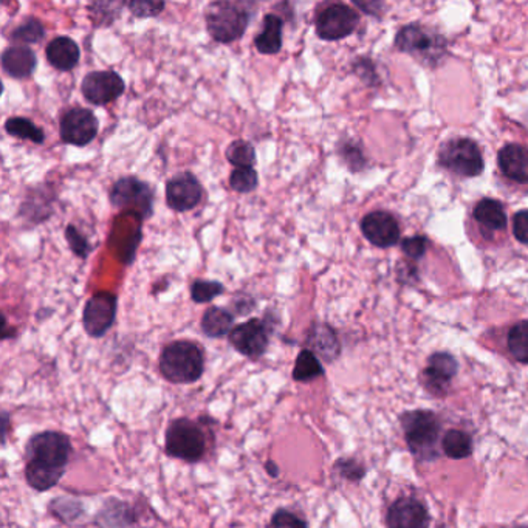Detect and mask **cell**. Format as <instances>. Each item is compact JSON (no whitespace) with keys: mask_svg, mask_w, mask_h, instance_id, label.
<instances>
[{"mask_svg":"<svg viewBox=\"0 0 528 528\" xmlns=\"http://www.w3.org/2000/svg\"><path fill=\"white\" fill-rule=\"evenodd\" d=\"M307 343L310 345V351L317 356H321L326 362H332L339 355V343L334 328L326 324H317L310 328Z\"/></svg>","mask_w":528,"mask_h":528,"instance_id":"obj_22","label":"cell"},{"mask_svg":"<svg viewBox=\"0 0 528 528\" xmlns=\"http://www.w3.org/2000/svg\"><path fill=\"white\" fill-rule=\"evenodd\" d=\"M440 165L461 177H476L484 171V157L479 146L470 139H450L442 146Z\"/></svg>","mask_w":528,"mask_h":528,"instance_id":"obj_6","label":"cell"},{"mask_svg":"<svg viewBox=\"0 0 528 528\" xmlns=\"http://www.w3.org/2000/svg\"><path fill=\"white\" fill-rule=\"evenodd\" d=\"M124 79L112 70L89 73L81 84L84 98L95 106H106L112 101L118 100L124 94Z\"/></svg>","mask_w":528,"mask_h":528,"instance_id":"obj_12","label":"cell"},{"mask_svg":"<svg viewBox=\"0 0 528 528\" xmlns=\"http://www.w3.org/2000/svg\"><path fill=\"white\" fill-rule=\"evenodd\" d=\"M457 366L456 358L445 353V352H439L429 356L428 366L423 372V384L425 388L435 395H443L448 389V384L451 380L456 377Z\"/></svg>","mask_w":528,"mask_h":528,"instance_id":"obj_16","label":"cell"},{"mask_svg":"<svg viewBox=\"0 0 528 528\" xmlns=\"http://www.w3.org/2000/svg\"><path fill=\"white\" fill-rule=\"evenodd\" d=\"M428 510L422 502L403 497L395 501L388 512V528H428Z\"/></svg>","mask_w":528,"mask_h":528,"instance_id":"obj_17","label":"cell"},{"mask_svg":"<svg viewBox=\"0 0 528 528\" xmlns=\"http://www.w3.org/2000/svg\"><path fill=\"white\" fill-rule=\"evenodd\" d=\"M440 42L443 40H440L439 36H433L418 25H407L403 28L395 40V44L401 51L414 56H425L428 59L439 58L440 51L443 50V47H440Z\"/></svg>","mask_w":528,"mask_h":528,"instance_id":"obj_15","label":"cell"},{"mask_svg":"<svg viewBox=\"0 0 528 528\" xmlns=\"http://www.w3.org/2000/svg\"><path fill=\"white\" fill-rule=\"evenodd\" d=\"M513 234L519 242L528 244V210L516 212L513 217Z\"/></svg>","mask_w":528,"mask_h":528,"instance_id":"obj_40","label":"cell"},{"mask_svg":"<svg viewBox=\"0 0 528 528\" xmlns=\"http://www.w3.org/2000/svg\"><path fill=\"white\" fill-rule=\"evenodd\" d=\"M508 349L516 362L528 364V321L513 326L508 334Z\"/></svg>","mask_w":528,"mask_h":528,"instance_id":"obj_31","label":"cell"},{"mask_svg":"<svg viewBox=\"0 0 528 528\" xmlns=\"http://www.w3.org/2000/svg\"><path fill=\"white\" fill-rule=\"evenodd\" d=\"M265 470H267L268 476L273 479L279 478V474H281V470H279L278 465L273 461H267Z\"/></svg>","mask_w":528,"mask_h":528,"instance_id":"obj_41","label":"cell"},{"mask_svg":"<svg viewBox=\"0 0 528 528\" xmlns=\"http://www.w3.org/2000/svg\"><path fill=\"white\" fill-rule=\"evenodd\" d=\"M225 291L222 282L217 281H206V279H197L191 285V298L195 304H208L217 296L222 295Z\"/></svg>","mask_w":528,"mask_h":528,"instance_id":"obj_34","label":"cell"},{"mask_svg":"<svg viewBox=\"0 0 528 528\" xmlns=\"http://www.w3.org/2000/svg\"><path fill=\"white\" fill-rule=\"evenodd\" d=\"M265 528H309L304 517L290 512L289 508H278L273 513Z\"/></svg>","mask_w":528,"mask_h":528,"instance_id":"obj_35","label":"cell"},{"mask_svg":"<svg viewBox=\"0 0 528 528\" xmlns=\"http://www.w3.org/2000/svg\"><path fill=\"white\" fill-rule=\"evenodd\" d=\"M45 56H47V61L50 62L51 67H55L59 72H70L78 66L81 50L72 38L58 36L47 45Z\"/></svg>","mask_w":528,"mask_h":528,"instance_id":"obj_19","label":"cell"},{"mask_svg":"<svg viewBox=\"0 0 528 528\" xmlns=\"http://www.w3.org/2000/svg\"><path fill=\"white\" fill-rule=\"evenodd\" d=\"M323 375L324 367L319 362V358L310 349L300 351V355L296 358L293 373H291L293 380L300 381V383H309V381L319 379Z\"/></svg>","mask_w":528,"mask_h":528,"instance_id":"obj_26","label":"cell"},{"mask_svg":"<svg viewBox=\"0 0 528 528\" xmlns=\"http://www.w3.org/2000/svg\"><path fill=\"white\" fill-rule=\"evenodd\" d=\"M117 296L109 291H100L92 296L83 312L85 334L92 338H103L111 330L117 318Z\"/></svg>","mask_w":528,"mask_h":528,"instance_id":"obj_9","label":"cell"},{"mask_svg":"<svg viewBox=\"0 0 528 528\" xmlns=\"http://www.w3.org/2000/svg\"><path fill=\"white\" fill-rule=\"evenodd\" d=\"M66 237H67L68 245H70L73 253L81 257V259H87L90 251H92V246H90L89 240L79 233V229L73 227V225H68L67 229H66Z\"/></svg>","mask_w":528,"mask_h":528,"instance_id":"obj_37","label":"cell"},{"mask_svg":"<svg viewBox=\"0 0 528 528\" xmlns=\"http://www.w3.org/2000/svg\"><path fill=\"white\" fill-rule=\"evenodd\" d=\"M45 30L40 21L34 17H28L19 27L14 28L12 40L21 44H38L44 40Z\"/></svg>","mask_w":528,"mask_h":528,"instance_id":"obj_32","label":"cell"},{"mask_svg":"<svg viewBox=\"0 0 528 528\" xmlns=\"http://www.w3.org/2000/svg\"><path fill=\"white\" fill-rule=\"evenodd\" d=\"M259 184V175L255 167H234L233 173L229 175V186L236 192L248 194L255 191Z\"/></svg>","mask_w":528,"mask_h":528,"instance_id":"obj_33","label":"cell"},{"mask_svg":"<svg viewBox=\"0 0 528 528\" xmlns=\"http://www.w3.org/2000/svg\"><path fill=\"white\" fill-rule=\"evenodd\" d=\"M403 433L412 454L420 461H434L439 443V418L431 411L407 412L401 417Z\"/></svg>","mask_w":528,"mask_h":528,"instance_id":"obj_5","label":"cell"},{"mask_svg":"<svg viewBox=\"0 0 528 528\" xmlns=\"http://www.w3.org/2000/svg\"><path fill=\"white\" fill-rule=\"evenodd\" d=\"M211 437V431H206L201 420L174 418L165 433V452L175 461L199 463L210 452Z\"/></svg>","mask_w":528,"mask_h":528,"instance_id":"obj_2","label":"cell"},{"mask_svg":"<svg viewBox=\"0 0 528 528\" xmlns=\"http://www.w3.org/2000/svg\"><path fill=\"white\" fill-rule=\"evenodd\" d=\"M36 64V55L27 45H13L2 53V67L12 78H28L33 75Z\"/></svg>","mask_w":528,"mask_h":528,"instance_id":"obj_21","label":"cell"},{"mask_svg":"<svg viewBox=\"0 0 528 528\" xmlns=\"http://www.w3.org/2000/svg\"><path fill=\"white\" fill-rule=\"evenodd\" d=\"M6 134L16 139L33 141L34 145H42L45 139L44 130L36 126L31 120L23 117L8 118L5 122Z\"/></svg>","mask_w":528,"mask_h":528,"instance_id":"obj_29","label":"cell"},{"mask_svg":"<svg viewBox=\"0 0 528 528\" xmlns=\"http://www.w3.org/2000/svg\"><path fill=\"white\" fill-rule=\"evenodd\" d=\"M426 245H428L426 237L414 236V237H407V239L403 240V251L407 253V256L418 259V257H422L425 255Z\"/></svg>","mask_w":528,"mask_h":528,"instance_id":"obj_39","label":"cell"},{"mask_svg":"<svg viewBox=\"0 0 528 528\" xmlns=\"http://www.w3.org/2000/svg\"><path fill=\"white\" fill-rule=\"evenodd\" d=\"M229 345H233L240 355L250 360H257L265 355L270 345V330L265 321L259 318H251L248 321L236 326L228 335Z\"/></svg>","mask_w":528,"mask_h":528,"instance_id":"obj_8","label":"cell"},{"mask_svg":"<svg viewBox=\"0 0 528 528\" xmlns=\"http://www.w3.org/2000/svg\"><path fill=\"white\" fill-rule=\"evenodd\" d=\"M158 366L169 383L194 384L205 372V353L194 341L178 339L165 345Z\"/></svg>","mask_w":528,"mask_h":528,"instance_id":"obj_3","label":"cell"},{"mask_svg":"<svg viewBox=\"0 0 528 528\" xmlns=\"http://www.w3.org/2000/svg\"><path fill=\"white\" fill-rule=\"evenodd\" d=\"M8 422H10V416L8 412H2V443L5 445L6 442V431H8Z\"/></svg>","mask_w":528,"mask_h":528,"instance_id":"obj_42","label":"cell"},{"mask_svg":"<svg viewBox=\"0 0 528 528\" xmlns=\"http://www.w3.org/2000/svg\"><path fill=\"white\" fill-rule=\"evenodd\" d=\"M335 470L338 471L341 478L347 479V480H351V482H358V480H362V479L364 478V474H366V470H364L362 463H358V461H353V459H339V461L335 463Z\"/></svg>","mask_w":528,"mask_h":528,"instance_id":"obj_38","label":"cell"},{"mask_svg":"<svg viewBox=\"0 0 528 528\" xmlns=\"http://www.w3.org/2000/svg\"><path fill=\"white\" fill-rule=\"evenodd\" d=\"M128 8L135 17L146 19V17H156L165 10V2H154V0H134L129 2Z\"/></svg>","mask_w":528,"mask_h":528,"instance_id":"obj_36","label":"cell"},{"mask_svg":"<svg viewBox=\"0 0 528 528\" xmlns=\"http://www.w3.org/2000/svg\"><path fill=\"white\" fill-rule=\"evenodd\" d=\"M100 130V121L94 112L84 107H75L66 112L59 124V135L67 145L87 146L96 139Z\"/></svg>","mask_w":528,"mask_h":528,"instance_id":"obj_11","label":"cell"},{"mask_svg":"<svg viewBox=\"0 0 528 528\" xmlns=\"http://www.w3.org/2000/svg\"><path fill=\"white\" fill-rule=\"evenodd\" d=\"M358 23L360 16L353 8L345 4H334L318 14L317 34L324 40H345L355 31Z\"/></svg>","mask_w":528,"mask_h":528,"instance_id":"obj_10","label":"cell"},{"mask_svg":"<svg viewBox=\"0 0 528 528\" xmlns=\"http://www.w3.org/2000/svg\"><path fill=\"white\" fill-rule=\"evenodd\" d=\"M234 326L233 313L222 309V307L212 306L203 313L201 317V332L208 338L219 339L231 334Z\"/></svg>","mask_w":528,"mask_h":528,"instance_id":"obj_25","label":"cell"},{"mask_svg":"<svg viewBox=\"0 0 528 528\" xmlns=\"http://www.w3.org/2000/svg\"><path fill=\"white\" fill-rule=\"evenodd\" d=\"M152 201L154 192L150 186L137 177H122L115 182L111 190V203L120 210H128L139 212V216L146 219L152 214Z\"/></svg>","mask_w":528,"mask_h":528,"instance_id":"obj_7","label":"cell"},{"mask_svg":"<svg viewBox=\"0 0 528 528\" xmlns=\"http://www.w3.org/2000/svg\"><path fill=\"white\" fill-rule=\"evenodd\" d=\"M362 231L371 244L388 248L400 239V227L389 212L373 211L362 220Z\"/></svg>","mask_w":528,"mask_h":528,"instance_id":"obj_14","label":"cell"},{"mask_svg":"<svg viewBox=\"0 0 528 528\" xmlns=\"http://www.w3.org/2000/svg\"><path fill=\"white\" fill-rule=\"evenodd\" d=\"M282 30L284 21L276 14H267L264 17L262 31L256 34L255 45L262 55H276L282 49Z\"/></svg>","mask_w":528,"mask_h":528,"instance_id":"obj_23","label":"cell"},{"mask_svg":"<svg viewBox=\"0 0 528 528\" xmlns=\"http://www.w3.org/2000/svg\"><path fill=\"white\" fill-rule=\"evenodd\" d=\"M137 521L134 506L118 497H109L96 513L95 523L100 528H129Z\"/></svg>","mask_w":528,"mask_h":528,"instance_id":"obj_18","label":"cell"},{"mask_svg":"<svg viewBox=\"0 0 528 528\" xmlns=\"http://www.w3.org/2000/svg\"><path fill=\"white\" fill-rule=\"evenodd\" d=\"M497 162L502 174L516 183H528V148L506 145L499 150Z\"/></svg>","mask_w":528,"mask_h":528,"instance_id":"obj_20","label":"cell"},{"mask_svg":"<svg viewBox=\"0 0 528 528\" xmlns=\"http://www.w3.org/2000/svg\"><path fill=\"white\" fill-rule=\"evenodd\" d=\"M225 157L234 167H255L256 165V149L245 139H234L227 148Z\"/></svg>","mask_w":528,"mask_h":528,"instance_id":"obj_30","label":"cell"},{"mask_svg":"<svg viewBox=\"0 0 528 528\" xmlns=\"http://www.w3.org/2000/svg\"><path fill=\"white\" fill-rule=\"evenodd\" d=\"M519 528H523V527H519Z\"/></svg>","mask_w":528,"mask_h":528,"instance_id":"obj_43","label":"cell"},{"mask_svg":"<svg viewBox=\"0 0 528 528\" xmlns=\"http://www.w3.org/2000/svg\"><path fill=\"white\" fill-rule=\"evenodd\" d=\"M206 28L219 44L239 40L250 22V13L240 4L220 0L212 2L205 10Z\"/></svg>","mask_w":528,"mask_h":528,"instance_id":"obj_4","label":"cell"},{"mask_svg":"<svg viewBox=\"0 0 528 528\" xmlns=\"http://www.w3.org/2000/svg\"><path fill=\"white\" fill-rule=\"evenodd\" d=\"M25 482L38 493H45L61 482L72 457V440L59 431L33 434L25 445Z\"/></svg>","mask_w":528,"mask_h":528,"instance_id":"obj_1","label":"cell"},{"mask_svg":"<svg viewBox=\"0 0 528 528\" xmlns=\"http://www.w3.org/2000/svg\"><path fill=\"white\" fill-rule=\"evenodd\" d=\"M442 450L450 459H465L473 452L471 437L459 429H451L442 439Z\"/></svg>","mask_w":528,"mask_h":528,"instance_id":"obj_27","label":"cell"},{"mask_svg":"<svg viewBox=\"0 0 528 528\" xmlns=\"http://www.w3.org/2000/svg\"><path fill=\"white\" fill-rule=\"evenodd\" d=\"M474 220L488 233H497L506 229V210L501 201L484 199L474 208Z\"/></svg>","mask_w":528,"mask_h":528,"instance_id":"obj_24","label":"cell"},{"mask_svg":"<svg viewBox=\"0 0 528 528\" xmlns=\"http://www.w3.org/2000/svg\"><path fill=\"white\" fill-rule=\"evenodd\" d=\"M201 184L194 174L180 173L166 183V203L177 212L191 211L201 201Z\"/></svg>","mask_w":528,"mask_h":528,"instance_id":"obj_13","label":"cell"},{"mask_svg":"<svg viewBox=\"0 0 528 528\" xmlns=\"http://www.w3.org/2000/svg\"><path fill=\"white\" fill-rule=\"evenodd\" d=\"M51 515L59 519L61 523L67 524V525H73L75 523H78L79 519L84 516L85 508H84L83 502L72 499V497H55L49 506Z\"/></svg>","mask_w":528,"mask_h":528,"instance_id":"obj_28","label":"cell"}]
</instances>
